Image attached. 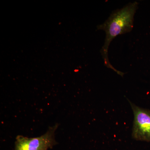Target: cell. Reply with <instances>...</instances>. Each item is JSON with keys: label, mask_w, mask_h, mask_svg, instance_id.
<instances>
[{"label": "cell", "mask_w": 150, "mask_h": 150, "mask_svg": "<svg viewBox=\"0 0 150 150\" xmlns=\"http://www.w3.org/2000/svg\"><path fill=\"white\" fill-rule=\"evenodd\" d=\"M138 7L137 2L129 3L123 8L112 12L104 23L97 26L98 29L101 30L105 33L104 45L100 51L105 65L121 76L125 74L116 70L109 62L108 54V48L111 41L117 35L130 32L133 29L134 15Z\"/></svg>", "instance_id": "6da1fadb"}, {"label": "cell", "mask_w": 150, "mask_h": 150, "mask_svg": "<svg viewBox=\"0 0 150 150\" xmlns=\"http://www.w3.org/2000/svg\"><path fill=\"white\" fill-rule=\"evenodd\" d=\"M59 127L56 123L49 127L46 134L35 138H29L18 135L15 143L14 150H48L58 144L55 140V133Z\"/></svg>", "instance_id": "7a4b0ae2"}, {"label": "cell", "mask_w": 150, "mask_h": 150, "mask_svg": "<svg viewBox=\"0 0 150 150\" xmlns=\"http://www.w3.org/2000/svg\"><path fill=\"white\" fill-rule=\"evenodd\" d=\"M134 114L132 138L150 142V110L137 106L129 100Z\"/></svg>", "instance_id": "3957f363"}]
</instances>
